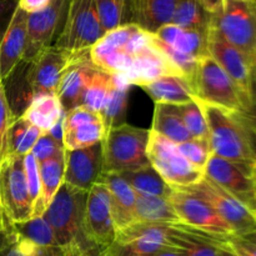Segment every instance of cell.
I'll return each mask as SVG.
<instances>
[{"mask_svg":"<svg viewBox=\"0 0 256 256\" xmlns=\"http://www.w3.org/2000/svg\"><path fill=\"white\" fill-rule=\"evenodd\" d=\"M88 192L72 185L60 186L42 216L54 232L58 245L75 256H99L85 235V206Z\"/></svg>","mask_w":256,"mask_h":256,"instance_id":"cell-1","label":"cell"},{"mask_svg":"<svg viewBox=\"0 0 256 256\" xmlns=\"http://www.w3.org/2000/svg\"><path fill=\"white\" fill-rule=\"evenodd\" d=\"M200 105L209 128L212 155L256 164V132L244 115L202 102Z\"/></svg>","mask_w":256,"mask_h":256,"instance_id":"cell-2","label":"cell"},{"mask_svg":"<svg viewBox=\"0 0 256 256\" xmlns=\"http://www.w3.org/2000/svg\"><path fill=\"white\" fill-rule=\"evenodd\" d=\"M152 44V34L135 24H124L105 32L89 54L98 69L124 82L138 55Z\"/></svg>","mask_w":256,"mask_h":256,"instance_id":"cell-3","label":"cell"},{"mask_svg":"<svg viewBox=\"0 0 256 256\" xmlns=\"http://www.w3.org/2000/svg\"><path fill=\"white\" fill-rule=\"evenodd\" d=\"M150 130L122 124L105 132L102 172L120 174L152 166L146 155Z\"/></svg>","mask_w":256,"mask_h":256,"instance_id":"cell-4","label":"cell"},{"mask_svg":"<svg viewBox=\"0 0 256 256\" xmlns=\"http://www.w3.org/2000/svg\"><path fill=\"white\" fill-rule=\"evenodd\" d=\"M190 84L195 98L202 102L236 112L246 110L248 104L242 92L210 55L198 60Z\"/></svg>","mask_w":256,"mask_h":256,"instance_id":"cell-5","label":"cell"},{"mask_svg":"<svg viewBox=\"0 0 256 256\" xmlns=\"http://www.w3.org/2000/svg\"><path fill=\"white\" fill-rule=\"evenodd\" d=\"M209 28L256 64V0H225L222 12L210 18Z\"/></svg>","mask_w":256,"mask_h":256,"instance_id":"cell-6","label":"cell"},{"mask_svg":"<svg viewBox=\"0 0 256 256\" xmlns=\"http://www.w3.org/2000/svg\"><path fill=\"white\" fill-rule=\"evenodd\" d=\"M0 208L10 230L14 222L32 218L34 205L25 179L24 156L5 155L0 160Z\"/></svg>","mask_w":256,"mask_h":256,"instance_id":"cell-7","label":"cell"},{"mask_svg":"<svg viewBox=\"0 0 256 256\" xmlns=\"http://www.w3.org/2000/svg\"><path fill=\"white\" fill-rule=\"evenodd\" d=\"M146 155L152 169L172 189H185L199 184L205 178L202 170L188 162L176 144L150 130Z\"/></svg>","mask_w":256,"mask_h":256,"instance_id":"cell-8","label":"cell"},{"mask_svg":"<svg viewBox=\"0 0 256 256\" xmlns=\"http://www.w3.org/2000/svg\"><path fill=\"white\" fill-rule=\"evenodd\" d=\"M204 174L256 215V164L212 155Z\"/></svg>","mask_w":256,"mask_h":256,"instance_id":"cell-9","label":"cell"},{"mask_svg":"<svg viewBox=\"0 0 256 256\" xmlns=\"http://www.w3.org/2000/svg\"><path fill=\"white\" fill-rule=\"evenodd\" d=\"M206 49L208 54L238 85L249 108L256 96L255 60L222 39L215 30L210 28L206 32Z\"/></svg>","mask_w":256,"mask_h":256,"instance_id":"cell-10","label":"cell"},{"mask_svg":"<svg viewBox=\"0 0 256 256\" xmlns=\"http://www.w3.org/2000/svg\"><path fill=\"white\" fill-rule=\"evenodd\" d=\"M172 224L136 222L116 232L115 240L100 256H152L169 248Z\"/></svg>","mask_w":256,"mask_h":256,"instance_id":"cell-11","label":"cell"},{"mask_svg":"<svg viewBox=\"0 0 256 256\" xmlns=\"http://www.w3.org/2000/svg\"><path fill=\"white\" fill-rule=\"evenodd\" d=\"M104 34L94 0H70L64 29L54 46L82 52L90 49Z\"/></svg>","mask_w":256,"mask_h":256,"instance_id":"cell-12","label":"cell"},{"mask_svg":"<svg viewBox=\"0 0 256 256\" xmlns=\"http://www.w3.org/2000/svg\"><path fill=\"white\" fill-rule=\"evenodd\" d=\"M70 0H52L42 12L28 15V35L22 62H28L42 50L54 46L62 35Z\"/></svg>","mask_w":256,"mask_h":256,"instance_id":"cell-13","label":"cell"},{"mask_svg":"<svg viewBox=\"0 0 256 256\" xmlns=\"http://www.w3.org/2000/svg\"><path fill=\"white\" fill-rule=\"evenodd\" d=\"M169 202L179 218L180 224L216 238L232 235L229 225L219 216L214 208L189 190L172 189Z\"/></svg>","mask_w":256,"mask_h":256,"instance_id":"cell-14","label":"cell"},{"mask_svg":"<svg viewBox=\"0 0 256 256\" xmlns=\"http://www.w3.org/2000/svg\"><path fill=\"white\" fill-rule=\"evenodd\" d=\"M185 189L206 200L219 216L229 225L232 235H244L256 232V215L254 212L208 178H204L199 184Z\"/></svg>","mask_w":256,"mask_h":256,"instance_id":"cell-15","label":"cell"},{"mask_svg":"<svg viewBox=\"0 0 256 256\" xmlns=\"http://www.w3.org/2000/svg\"><path fill=\"white\" fill-rule=\"evenodd\" d=\"M85 235L99 256L114 242L116 230L112 222L109 192L102 182L98 180L88 192L85 206Z\"/></svg>","mask_w":256,"mask_h":256,"instance_id":"cell-16","label":"cell"},{"mask_svg":"<svg viewBox=\"0 0 256 256\" xmlns=\"http://www.w3.org/2000/svg\"><path fill=\"white\" fill-rule=\"evenodd\" d=\"M75 52L56 46H49L38 52L26 70V82L32 96L40 94H56L58 85L65 68Z\"/></svg>","mask_w":256,"mask_h":256,"instance_id":"cell-17","label":"cell"},{"mask_svg":"<svg viewBox=\"0 0 256 256\" xmlns=\"http://www.w3.org/2000/svg\"><path fill=\"white\" fill-rule=\"evenodd\" d=\"M62 128L65 150L84 149L98 144L106 132L102 114L82 105L64 112Z\"/></svg>","mask_w":256,"mask_h":256,"instance_id":"cell-18","label":"cell"},{"mask_svg":"<svg viewBox=\"0 0 256 256\" xmlns=\"http://www.w3.org/2000/svg\"><path fill=\"white\" fill-rule=\"evenodd\" d=\"M89 50L75 52L74 58L60 78L56 95L64 112H69L82 105V94L92 78L99 70L92 62Z\"/></svg>","mask_w":256,"mask_h":256,"instance_id":"cell-19","label":"cell"},{"mask_svg":"<svg viewBox=\"0 0 256 256\" xmlns=\"http://www.w3.org/2000/svg\"><path fill=\"white\" fill-rule=\"evenodd\" d=\"M64 156V182L89 192L102 174V142L84 149L65 150Z\"/></svg>","mask_w":256,"mask_h":256,"instance_id":"cell-20","label":"cell"},{"mask_svg":"<svg viewBox=\"0 0 256 256\" xmlns=\"http://www.w3.org/2000/svg\"><path fill=\"white\" fill-rule=\"evenodd\" d=\"M176 4L178 0H126L124 24H135L155 34L164 25L172 24Z\"/></svg>","mask_w":256,"mask_h":256,"instance_id":"cell-21","label":"cell"},{"mask_svg":"<svg viewBox=\"0 0 256 256\" xmlns=\"http://www.w3.org/2000/svg\"><path fill=\"white\" fill-rule=\"evenodd\" d=\"M28 35V14L15 8L4 36L0 40V82H4L22 62Z\"/></svg>","mask_w":256,"mask_h":256,"instance_id":"cell-22","label":"cell"},{"mask_svg":"<svg viewBox=\"0 0 256 256\" xmlns=\"http://www.w3.org/2000/svg\"><path fill=\"white\" fill-rule=\"evenodd\" d=\"M222 239L182 224H172L169 246L178 250L180 256H232L222 245Z\"/></svg>","mask_w":256,"mask_h":256,"instance_id":"cell-23","label":"cell"},{"mask_svg":"<svg viewBox=\"0 0 256 256\" xmlns=\"http://www.w3.org/2000/svg\"><path fill=\"white\" fill-rule=\"evenodd\" d=\"M99 180L104 182L109 192L115 230L119 232L136 222V192L134 189L114 172H102Z\"/></svg>","mask_w":256,"mask_h":256,"instance_id":"cell-24","label":"cell"},{"mask_svg":"<svg viewBox=\"0 0 256 256\" xmlns=\"http://www.w3.org/2000/svg\"><path fill=\"white\" fill-rule=\"evenodd\" d=\"M206 32L168 24L160 28L154 36L179 54L186 55L192 59H200L209 55L206 49Z\"/></svg>","mask_w":256,"mask_h":256,"instance_id":"cell-25","label":"cell"},{"mask_svg":"<svg viewBox=\"0 0 256 256\" xmlns=\"http://www.w3.org/2000/svg\"><path fill=\"white\" fill-rule=\"evenodd\" d=\"M140 88L144 89L155 104L182 105L195 99L192 84L182 75H164Z\"/></svg>","mask_w":256,"mask_h":256,"instance_id":"cell-26","label":"cell"},{"mask_svg":"<svg viewBox=\"0 0 256 256\" xmlns=\"http://www.w3.org/2000/svg\"><path fill=\"white\" fill-rule=\"evenodd\" d=\"M65 152L39 164L40 195L32 210V218L42 216L52 202V198L64 184Z\"/></svg>","mask_w":256,"mask_h":256,"instance_id":"cell-27","label":"cell"},{"mask_svg":"<svg viewBox=\"0 0 256 256\" xmlns=\"http://www.w3.org/2000/svg\"><path fill=\"white\" fill-rule=\"evenodd\" d=\"M22 116L34 126L48 132L62 122L64 109L56 94H40L32 98Z\"/></svg>","mask_w":256,"mask_h":256,"instance_id":"cell-28","label":"cell"},{"mask_svg":"<svg viewBox=\"0 0 256 256\" xmlns=\"http://www.w3.org/2000/svg\"><path fill=\"white\" fill-rule=\"evenodd\" d=\"M150 130L176 145L194 139L182 122L178 105L155 104L152 126Z\"/></svg>","mask_w":256,"mask_h":256,"instance_id":"cell-29","label":"cell"},{"mask_svg":"<svg viewBox=\"0 0 256 256\" xmlns=\"http://www.w3.org/2000/svg\"><path fill=\"white\" fill-rule=\"evenodd\" d=\"M42 132H45L30 124L22 115L15 118L6 132L5 155L25 156L26 154H30Z\"/></svg>","mask_w":256,"mask_h":256,"instance_id":"cell-30","label":"cell"},{"mask_svg":"<svg viewBox=\"0 0 256 256\" xmlns=\"http://www.w3.org/2000/svg\"><path fill=\"white\" fill-rule=\"evenodd\" d=\"M136 222L154 224H180L169 199L136 194Z\"/></svg>","mask_w":256,"mask_h":256,"instance_id":"cell-31","label":"cell"},{"mask_svg":"<svg viewBox=\"0 0 256 256\" xmlns=\"http://www.w3.org/2000/svg\"><path fill=\"white\" fill-rule=\"evenodd\" d=\"M119 175L134 189L136 194L169 199L172 192V188L162 179V176L152 169V166L120 172Z\"/></svg>","mask_w":256,"mask_h":256,"instance_id":"cell-32","label":"cell"},{"mask_svg":"<svg viewBox=\"0 0 256 256\" xmlns=\"http://www.w3.org/2000/svg\"><path fill=\"white\" fill-rule=\"evenodd\" d=\"M212 15L204 9L199 0H178L172 24L185 29L208 32Z\"/></svg>","mask_w":256,"mask_h":256,"instance_id":"cell-33","label":"cell"},{"mask_svg":"<svg viewBox=\"0 0 256 256\" xmlns=\"http://www.w3.org/2000/svg\"><path fill=\"white\" fill-rule=\"evenodd\" d=\"M115 82H116L115 76L100 69L98 70L94 74V76L92 78L89 84H88L84 94H82V106L102 114L108 100H109L110 95H112Z\"/></svg>","mask_w":256,"mask_h":256,"instance_id":"cell-34","label":"cell"},{"mask_svg":"<svg viewBox=\"0 0 256 256\" xmlns=\"http://www.w3.org/2000/svg\"><path fill=\"white\" fill-rule=\"evenodd\" d=\"M12 232L16 236L26 239L42 246H59L54 232L44 216L32 218L22 222L12 224Z\"/></svg>","mask_w":256,"mask_h":256,"instance_id":"cell-35","label":"cell"},{"mask_svg":"<svg viewBox=\"0 0 256 256\" xmlns=\"http://www.w3.org/2000/svg\"><path fill=\"white\" fill-rule=\"evenodd\" d=\"M115 80H116V82H115L112 95H110L104 110L102 112V116L104 119L105 129L106 130L110 129V128L125 124L124 119L125 115H126L130 86L118 80L116 78H115Z\"/></svg>","mask_w":256,"mask_h":256,"instance_id":"cell-36","label":"cell"},{"mask_svg":"<svg viewBox=\"0 0 256 256\" xmlns=\"http://www.w3.org/2000/svg\"><path fill=\"white\" fill-rule=\"evenodd\" d=\"M178 109L182 115V122L194 139L209 140V128L202 105L196 98L186 104L178 105Z\"/></svg>","mask_w":256,"mask_h":256,"instance_id":"cell-37","label":"cell"},{"mask_svg":"<svg viewBox=\"0 0 256 256\" xmlns=\"http://www.w3.org/2000/svg\"><path fill=\"white\" fill-rule=\"evenodd\" d=\"M98 16L104 32H110L124 24L126 0H94Z\"/></svg>","mask_w":256,"mask_h":256,"instance_id":"cell-38","label":"cell"},{"mask_svg":"<svg viewBox=\"0 0 256 256\" xmlns=\"http://www.w3.org/2000/svg\"><path fill=\"white\" fill-rule=\"evenodd\" d=\"M180 154L185 158L194 166L204 172L208 162L212 158V152L209 140L205 139H192L189 142H182L176 145Z\"/></svg>","mask_w":256,"mask_h":256,"instance_id":"cell-39","label":"cell"},{"mask_svg":"<svg viewBox=\"0 0 256 256\" xmlns=\"http://www.w3.org/2000/svg\"><path fill=\"white\" fill-rule=\"evenodd\" d=\"M222 242L232 256H256V232L244 235H229Z\"/></svg>","mask_w":256,"mask_h":256,"instance_id":"cell-40","label":"cell"},{"mask_svg":"<svg viewBox=\"0 0 256 256\" xmlns=\"http://www.w3.org/2000/svg\"><path fill=\"white\" fill-rule=\"evenodd\" d=\"M64 152L65 149L62 140L52 136L50 132H42V136L35 142L34 148L32 150V154L40 164V162H45V160L50 159V158L62 154Z\"/></svg>","mask_w":256,"mask_h":256,"instance_id":"cell-41","label":"cell"},{"mask_svg":"<svg viewBox=\"0 0 256 256\" xmlns=\"http://www.w3.org/2000/svg\"><path fill=\"white\" fill-rule=\"evenodd\" d=\"M14 119L15 116L12 114L6 96V92H5V85L4 82H0V160L5 156L6 132Z\"/></svg>","mask_w":256,"mask_h":256,"instance_id":"cell-42","label":"cell"},{"mask_svg":"<svg viewBox=\"0 0 256 256\" xmlns=\"http://www.w3.org/2000/svg\"><path fill=\"white\" fill-rule=\"evenodd\" d=\"M24 172L25 179H26L28 190H29L32 205L35 206L40 195V172L39 162L32 156V152L24 156Z\"/></svg>","mask_w":256,"mask_h":256,"instance_id":"cell-43","label":"cell"},{"mask_svg":"<svg viewBox=\"0 0 256 256\" xmlns=\"http://www.w3.org/2000/svg\"><path fill=\"white\" fill-rule=\"evenodd\" d=\"M50 2L52 0H18L16 6L29 15L42 12L50 4Z\"/></svg>","mask_w":256,"mask_h":256,"instance_id":"cell-44","label":"cell"},{"mask_svg":"<svg viewBox=\"0 0 256 256\" xmlns=\"http://www.w3.org/2000/svg\"><path fill=\"white\" fill-rule=\"evenodd\" d=\"M15 234L12 230H10L9 228L5 224L4 216H2V208H0V252L4 250L5 248H8L9 245H12L15 242Z\"/></svg>","mask_w":256,"mask_h":256,"instance_id":"cell-45","label":"cell"},{"mask_svg":"<svg viewBox=\"0 0 256 256\" xmlns=\"http://www.w3.org/2000/svg\"><path fill=\"white\" fill-rule=\"evenodd\" d=\"M204 9L209 12L210 15L219 14L224 6L225 0H199Z\"/></svg>","mask_w":256,"mask_h":256,"instance_id":"cell-46","label":"cell"},{"mask_svg":"<svg viewBox=\"0 0 256 256\" xmlns=\"http://www.w3.org/2000/svg\"><path fill=\"white\" fill-rule=\"evenodd\" d=\"M242 114L244 115L245 119L248 120V122L252 125V129L256 132V96H255L254 102H252V104L250 105V106L244 112H242Z\"/></svg>","mask_w":256,"mask_h":256,"instance_id":"cell-47","label":"cell"},{"mask_svg":"<svg viewBox=\"0 0 256 256\" xmlns=\"http://www.w3.org/2000/svg\"><path fill=\"white\" fill-rule=\"evenodd\" d=\"M152 256H180V254L178 250L174 249V248L169 246V248H165L164 250H162V252H159L158 254Z\"/></svg>","mask_w":256,"mask_h":256,"instance_id":"cell-48","label":"cell"},{"mask_svg":"<svg viewBox=\"0 0 256 256\" xmlns=\"http://www.w3.org/2000/svg\"><path fill=\"white\" fill-rule=\"evenodd\" d=\"M79 256H85V255H79Z\"/></svg>","mask_w":256,"mask_h":256,"instance_id":"cell-49","label":"cell"},{"mask_svg":"<svg viewBox=\"0 0 256 256\" xmlns=\"http://www.w3.org/2000/svg\"><path fill=\"white\" fill-rule=\"evenodd\" d=\"M0 40H2V38H0Z\"/></svg>","mask_w":256,"mask_h":256,"instance_id":"cell-50","label":"cell"}]
</instances>
